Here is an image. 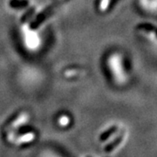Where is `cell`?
I'll list each match as a JSON object with an SVG mask.
<instances>
[{
	"label": "cell",
	"instance_id": "cell-1",
	"mask_svg": "<svg viewBox=\"0 0 157 157\" xmlns=\"http://www.w3.org/2000/svg\"><path fill=\"white\" fill-rule=\"evenodd\" d=\"M107 63L116 82L119 84L125 83L127 81V75L124 73L123 67H122L121 56L118 53H113L108 58Z\"/></svg>",
	"mask_w": 157,
	"mask_h": 157
},
{
	"label": "cell",
	"instance_id": "cell-2",
	"mask_svg": "<svg viewBox=\"0 0 157 157\" xmlns=\"http://www.w3.org/2000/svg\"><path fill=\"white\" fill-rule=\"evenodd\" d=\"M30 119V115L28 113L22 112L19 113V115L17 116L12 122H11L8 127H6V131H17L18 128H20L21 126L25 125Z\"/></svg>",
	"mask_w": 157,
	"mask_h": 157
},
{
	"label": "cell",
	"instance_id": "cell-3",
	"mask_svg": "<svg viewBox=\"0 0 157 157\" xmlns=\"http://www.w3.org/2000/svg\"><path fill=\"white\" fill-rule=\"evenodd\" d=\"M34 139H35V134L33 132H29L25 135L17 136V138L15 139L13 143H15L16 145H21V144H25V143L32 142Z\"/></svg>",
	"mask_w": 157,
	"mask_h": 157
},
{
	"label": "cell",
	"instance_id": "cell-4",
	"mask_svg": "<svg viewBox=\"0 0 157 157\" xmlns=\"http://www.w3.org/2000/svg\"><path fill=\"white\" fill-rule=\"evenodd\" d=\"M49 13H50V9H48V10H46L45 11H44L42 14H40L39 17L34 20L33 22V24L31 25V26H32L33 28H37L39 25V24L45 19V17H46Z\"/></svg>",
	"mask_w": 157,
	"mask_h": 157
},
{
	"label": "cell",
	"instance_id": "cell-5",
	"mask_svg": "<svg viewBox=\"0 0 157 157\" xmlns=\"http://www.w3.org/2000/svg\"><path fill=\"white\" fill-rule=\"evenodd\" d=\"M29 6L27 0H12L11 2V6L14 8H23Z\"/></svg>",
	"mask_w": 157,
	"mask_h": 157
},
{
	"label": "cell",
	"instance_id": "cell-6",
	"mask_svg": "<svg viewBox=\"0 0 157 157\" xmlns=\"http://www.w3.org/2000/svg\"><path fill=\"white\" fill-rule=\"evenodd\" d=\"M70 121H71V119L68 117L67 115H61L60 117L59 118L58 120V122H59V125L60 127H67L70 124Z\"/></svg>",
	"mask_w": 157,
	"mask_h": 157
},
{
	"label": "cell",
	"instance_id": "cell-7",
	"mask_svg": "<svg viewBox=\"0 0 157 157\" xmlns=\"http://www.w3.org/2000/svg\"><path fill=\"white\" fill-rule=\"evenodd\" d=\"M110 1L111 0H101L100 2V6L99 8L101 11H106L108 8V6L110 5Z\"/></svg>",
	"mask_w": 157,
	"mask_h": 157
},
{
	"label": "cell",
	"instance_id": "cell-8",
	"mask_svg": "<svg viewBox=\"0 0 157 157\" xmlns=\"http://www.w3.org/2000/svg\"><path fill=\"white\" fill-rule=\"evenodd\" d=\"M78 73V71L77 70H69V71H67L66 73H65V75L66 76H75V75H77Z\"/></svg>",
	"mask_w": 157,
	"mask_h": 157
},
{
	"label": "cell",
	"instance_id": "cell-9",
	"mask_svg": "<svg viewBox=\"0 0 157 157\" xmlns=\"http://www.w3.org/2000/svg\"><path fill=\"white\" fill-rule=\"evenodd\" d=\"M43 157H59V155H57L55 154L52 153V152H45L43 154Z\"/></svg>",
	"mask_w": 157,
	"mask_h": 157
}]
</instances>
